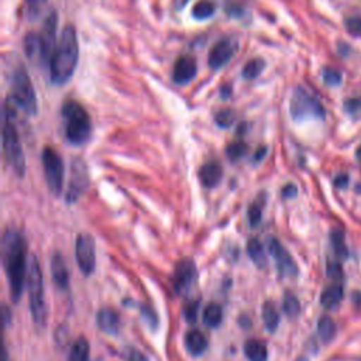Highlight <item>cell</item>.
<instances>
[{"label": "cell", "mask_w": 361, "mask_h": 361, "mask_svg": "<svg viewBox=\"0 0 361 361\" xmlns=\"http://www.w3.org/2000/svg\"><path fill=\"white\" fill-rule=\"evenodd\" d=\"M281 195H282V197H285V199L293 197V196L296 195V186L292 185V183L285 185V186L282 188V190H281Z\"/></svg>", "instance_id": "cell-43"}, {"label": "cell", "mask_w": 361, "mask_h": 361, "mask_svg": "<svg viewBox=\"0 0 361 361\" xmlns=\"http://www.w3.org/2000/svg\"><path fill=\"white\" fill-rule=\"evenodd\" d=\"M264 68H265V61L262 58H252L244 65V68L241 71V75H243L244 79L252 80V79L258 78L262 73Z\"/></svg>", "instance_id": "cell-27"}, {"label": "cell", "mask_w": 361, "mask_h": 361, "mask_svg": "<svg viewBox=\"0 0 361 361\" xmlns=\"http://www.w3.org/2000/svg\"><path fill=\"white\" fill-rule=\"evenodd\" d=\"M185 347L190 355L193 357L202 355L207 348L206 336L199 330H189L185 334Z\"/></svg>", "instance_id": "cell-19"}, {"label": "cell", "mask_w": 361, "mask_h": 361, "mask_svg": "<svg viewBox=\"0 0 361 361\" xmlns=\"http://www.w3.org/2000/svg\"><path fill=\"white\" fill-rule=\"evenodd\" d=\"M24 49L25 55L32 59L37 55L41 56V41H39V34L35 32H28L24 38Z\"/></svg>", "instance_id": "cell-28"}, {"label": "cell", "mask_w": 361, "mask_h": 361, "mask_svg": "<svg viewBox=\"0 0 361 361\" xmlns=\"http://www.w3.org/2000/svg\"><path fill=\"white\" fill-rule=\"evenodd\" d=\"M11 99L13 102L28 116H35L38 111V102L35 89L24 68H17L13 73L11 82Z\"/></svg>", "instance_id": "cell-5"}, {"label": "cell", "mask_w": 361, "mask_h": 361, "mask_svg": "<svg viewBox=\"0 0 361 361\" xmlns=\"http://www.w3.org/2000/svg\"><path fill=\"white\" fill-rule=\"evenodd\" d=\"M196 73H197L196 59L192 56L183 55L175 61V65L172 69V80L176 85H188L195 79Z\"/></svg>", "instance_id": "cell-15"}, {"label": "cell", "mask_w": 361, "mask_h": 361, "mask_svg": "<svg viewBox=\"0 0 361 361\" xmlns=\"http://www.w3.org/2000/svg\"><path fill=\"white\" fill-rule=\"evenodd\" d=\"M247 152V144L244 141H233L227 145L226 154L231 161H238Z\"/></svg>", "instance_id": "cell-31"}, {"label": "cell", "mask_w": 361, "mask_h": 361, "mask_svg": "<svg viewBox=\"0 0 361 361\" xmlns=\"http://www.w3.org/2000/svg\"><path fill=\"white\" fill-rule=\"evenodd\" d=\"M216 13V4L212 0H199L192 7V17L195 20H207Z\"/></svg>", "instance_id": "cell-26"}, {"label": "cell", "mask_w": 361, "mask_h": 361, "mask_svg": "<svg viewBox=\"0 0 361 361\" xmlns=\"http://www.w3.org/2000/svg\"><path fill=\"white\" fill-rule=\"evenodd\" d=\"M261 216H262V204L258 200V202L252 203L248 209V223H250V226L255 227L257 224H259Z\"/></svg>", "instance_id": "cell-36"}, {"label": "cell", "mask_w": 361, "mask_h": 361, "mask_svg": "<svg viewBox=\"0 0 361 361\" xmlns=\"http://www.w3.org/2000/svg\"><path fill=\"white\" fill-rule=\"evenodd\" d=\"M189 0H173V4H175V8H183L185 7V4L188 3Z\"/></svg>", "instance_id": "cell-46"}, {"label": "cell", "mask_w": 361, "mask_h": 361, "mask_svg": "<svg viewBox=\"0 0 361 361\" xmlns=\"http://www.w3.org/2000/svg\"><path fill=\"white\" fill-rule=\"evenodd\" d=\"M347 180H348V178H347V175H338L336 179H334V183H336V186L337 188H343L345 183H347Z\"/></svg>", "instance_id": "cell-45"}, {"label": "cell", "mask_w": 361, "mask_h": 361, "mask_svg": "<svg viewBox=\"0 0 361 361\" xmlns=\"http://www.w3.org/2000/svg\"><path fill=\"white\" fill-rule=\"evenodd\" d=\"M203 323L210 327V329H214V327H219L223 322V309L219 303H207L203 309Z\"/></svg>", "instance_id": "cell-23"}, {"label": "cell", "mask_w": 361, "mask_h": 361, "mask_svg": "<svg viewBox=\"0 0 361 361\" xmlns=\"http://www.w3.org/2000/svg\"><path fill=\"white\" fill-rule=\"evenodd\" d=\"M126 358H127V361H148L147 357L135 348H128L126 351Z\"/></svg>", "instance_id": "cell-42"}, {"label": "cell", "mask_w": 361, "mask_h": 361, "mask_svg": "<svg viewBox=\"0 0 361 361\" xmlns=\"http://www.w3.org/2000/svg\"><path fill=\"white\" fill-rule=\"evenodd\" d=\"M197 281V271L193 259L182 258L176 262L173 271V288L175 292L180 296L190 293Z\"/></svg>", "instance_id": "cell-9"}, {"label": "cell", "mask_w": 361, "mask_h": 361, "mask_svg": "<svg viewBox=\"0 0 361 361\" xmlns=\"http://www.w3.org/2000/svg\"><path fill=\"white\" fill-rule=\"evenodd\" d=\"M141 314L145 317L147 323L151 326V329H157L158 326V316L149 306H141Z\"/></svg>", "instance_id": "cell-41"}, {"label": "cell", "mask_w": 361, "mask_h": 361, "mask_svg": "<svg viewBox=\"0 0 361 361\" xmlns=\"http://www.w3.org/2000/svg\"><path fill=\"white\" fill-rule=\"evenodd\" d=\"M44 283H42V272L39 268V262L37 257L30 258L28 269H27V288L30 298V310L34 323L39 327L47 324L48 310L44 300Z\"/></svg>", "instance_id": "cell-4"}, {"label": "cell", "mask_w": 361, "mask_h": 361, "mask_svg": "<svg viewBox=\"0 0 361 361\" xmlns=\"http://www.w3.org/2000/svg\"><path fill=\"white\" fill-rule=\"evenodd\" d=\"M234 120H235V114L231 109H221L214 114V121L221 128L230 127L234 123Z\"/></svg>", "instance_id": "cell-33"}, {"label": "cell", "mask_w": 361, "mask_h": 361, "mask_svg": "<svg viewBox=\"0 0 361 361\" xmlns=\"http://www.w3.org/2000/svg\"><path fill=\"white\" fill-rule=\"evenodd\" d=\"M68 361H89V343L85 337H79L72 344Z\"/></svg>", "instance_id": "cell-25"}, {"label": "cell", "mask_w": 361, "mask_h": 361, "mask_svg": "<svg viewBox=\"0 0 361 361\" xmlns=\"http://www.w3.org/2000/svg\"><path fill=\"white\" fill-rule=\"evenodd\" d=\"M56 27H58V14L55 10H52L44 21V25L39 32V41H41V59L42 62L49 63L51 56L54 54V49L56 47Z\"/></svg>", "instance_id": "cell-13"}, {"label": "cell", "mask_w": 361, "mask_h": 361, "mask_svg": "<svg viewBox=\"0 0 361 361\" xmlns=\"http://www.w3.org/2000/svg\"><path fill=\"white\" fill-rule=\"evenodd\" d=\"M41 161L48 189L54 196H58L62 192L63 185V161L59 157V154L54 151L51 147H45L42 149Z\"/></svg>", "instance_id": "cell-8"}, {"label": "cell", "mask_w": 361, "mask_h": 361, "mask_svg": "<svg viewBox=\"0 0 361 361\" xmlns=\"http://www.w3.org/2000/svg\"><path fill=\"white\" fill-rule=\"evenodd\" d=\"M327 274L333 282H343V269L337 262H329Z\"/></svg>", "instance_id": "cell-40"}, {"label": "cell", "mask_w": 361, "mask_h": 361, "mask_svg": "<svg viewBox=\"0 0 361 361\" xmlns=\"http://www.w3.org/2000/svg\"><path fill=\"white\" fill-rule=\"evenodd\" d=\"M197 309H199V302L197 300H189L183 306V316L189 323H195L196 316H197Z\"/></svg>", "instance_id": "cell-38"}, {"label": "cell", "mask_w": 361, "mask_h": 361, "mask_svg": "<svg viewBox=\"0 0 361 361\" xmlns=\"http://www.w3.org/2000/svg\"><path fill=\"white\" fill-rule=\"evenodd\" d=\"M317 331H319L320 338L324 343H329L330 340H333V337L336 334V324H334V322L329 316H323V317L319 319Z\"/></svg>", "instance_id": "cell-29"}, {"label": "cell", "mask_w": 361, "mask_h": 361, "mask_svg": "<svg viewBox=\"0 0 361 361\" xmlns=\"http://www.w3.org/2000/svg\"><path fill=\"white\" fill-rule=\"evenodd\" d=\"M267 248H268V252L275 259L276 269L282 278H295L298 275L296 262L275 237H268Z\"/></svg>", "instance_id": "cell-12"}, {"label": "cell", "mask_w": 361, "mask_h": 361, "mask_svg": "<svg viewBox=\"0 0 361 361\" xmlns=\"http://www.w3.org/2000/svg\"><path fill=\"white\" fill-rule=\"evenodd\" d=\"M343 299V282H333L320 295V303L326 309L336 307Z\"/></svg>", "instance_id": "cell-21"}, {"label": "cell", "mask_w": 361, "mask_h": 361, "mask_svg": "<svg viewBox=\"0 0 361 361\" xmlns=\"http://www.w3.org/2000/svg\"><path fill=\"white\" fill-rule=\"evenodd\" d=\"M345 28L353 35L361 34V17L360 16H354V17L347 18L345 20Z\"/></svg>", "instance_id": "cell-39"}, {"label": "cell", "mask_w": 361, "mask_h": 361, "mask_svg": "<svg viewBox=\"0 0 361 361\" xmlns=\"http://www.w3.org/2000/svg\"><path fill=\"white\" fill-rule=\"evenodd\" d=\"M244 355L248 361H267L268 350L264 341L257 338H250L244 343Z\"/></svg>", "instance_id": "cell-20"}, {"label": "cell", "mask_w": 361, "mask_h": 361, "mask_svg": "<svg viewBox=\"0 0 361 361\" xmlns=\"http://www.w3.org/2000/svg\"><path fill=\"white\" fill-rule=\"evenodd\" d=\"M25 1V11L30 18H35L44 8L47 0H24Z\"/></svg>", "instance_id": "cell-35"}, {"label": "cell", "mask_w": 361, "mask_h": 361, "mask_svg": "<svg viewBox=\"0 0 361 361\" xmlns=\"http://www.w3.org/2000/svg\"><path fill=\"white\" fill-rule=\"evenodd\" d=\"M247 254L250 257V259L258 267V268H264L267 265V254H265V248L261 244V241L255 237L250 238L247 241Z\"/></svg>", "instance_id": "cell-22"}, {"label": "cell", "mask_w": 361, "mask_h": 361, "mask_svg": "<svg viewBox=\"0 0 361 361\" xmlns=\"http://www.w3.org/2000/svg\"><path fill=\"white\" fill-rule=\"evenodd\" d=\"M96 320L99 329L107 334H116L120 329V316L113 309H100Z\"/></svg>", "instance_id": "cell-18"}, {"label": "cell", "mask_w": 361, "mask_h": 361, "mask_svg": "<svg viewBox=\"0 0 361 361\" xmlns=\"http://www.w3.org/2000/svg\"><path fill=\"white\" fill-rule=\"evenodd\" d=\"M223 178V168L216 161L206 162L199 171V179L204 188H214Z\"/></svg>", "instance_id": "cell-17"}, {"label": "cell", "mask_w": 361, "mask_h": 361, "mask_svg": "<svg viewBox=\"0 0 361 361\" xmlns=\"http://www.w3.org/2000/svg\"><path fill=\"white\" fill-rule=\"evenodd\" d=\"M62 117L65 121V137L71 144L82 145L90 138V117L80 103L66 100L62 106Z\"/></svg>", "instance_id": "cell-3"}, {"label": "cell", "mask_w": 361, "mask_h": 361, "mask_svg": "<svg viewBox=\"0 0 361 361\" xmlns=\"http://www.w3.org/2000/svg\"><path fill=\"white\" fill-rule=\"evenodd\" d=\"M76 262L85 275H90L96 268V245L89 234H79L75 244Z\"/></svg>", "instance_id": "cell-11"}, {"label": "cell", "mask_w": 361, "mask_h": 361, "mask_svg": "<svg viewBox=\"0 0 361 361\" xmlns=\"http://www.w3.org/2000/svg\"><path fill=\"white\" fill-rule=\"evenodd\" d=\"M289 113L295 121H302L306 118H323L324 107L312 93L299 86L292 93Z\"/></svg>", "instance_id": "cell-7"}, {"label": "cell", "mask_w": 361, "mask_h": 361, "mask_svg": "<svg viewBox=\"0 0 361 361\" xmlns=\"http://www.w3.org/2000/svg\"><path fill=\"white\" fill-rule=\"evenodd\" d=\"M3 361H8V360H7V351H6V350L3 351Z\"/></svg>", "instance_id": "cell-48"}, {"label": "cell", "mask_w": 361, "mask_h": 361, "mask_svg": "<svg viewBox=\"0 0 361 361\" xmlns=\"http://www.w3.org/2000/svg\"><path fill=\"white\" fill-rule=\"evenodd\" d=\"M331 245H333V250H334V254L340 258H345L347 257V247L344 244V235L341 231L338 230H334L331 233Z\"/></svg>", "instance_id": "cell-32"}, {"label": "cell", "mask_w": 361, "mask_h": 361, "mask_svg": "<svg viewBox=\"0 0 361 361\" xmlns=\"http://www.w3.org/2000/svg\"><path fill=\"white\" fill-rule=\"evenodd\" d=\"M1 254H3V265L7 275L11 299L14 302H18L20 296L23 295L24 281L27 278V271H25L27 244L21 233H18L14 228H7L3 233Z\"/></svg>", "instance_id": "cell-1"}, {"label": "cell", "mask_w": 361, "mask_h": 361, "mask_svg": "<svg viewBox=\"0 0 361 361\" xmlns=\"http://www.w3.org/2000/svg\"><path fill=\"white\" fill-rule=\"evenodd\" d=\"M265 154H267V148H265V147H259V148L255 151V154H254V161H255V162L261 161Z\"/></svg>", "instance_id": "cell-44"}, {"label": "cell", "mask_w": 361, "mask_h": 361, "mask_svg": "<svg viewBox=\"0 0 361 361\" xmlns=\"http://www.w3.org/2000/svg\"><path fill=\"white\" fill-rule=\"evenodd\" d=\"M237 48H238L237 41L233 38H221L220 41H217L212 47L209 56H207L209 68L213 71L221 69L226 63L230 62V59L233 58Z\"/></svg>", "instance_id": "cell-14"}, {"label": "cell", "mask_w": 361, "mask_h": 361, "mask_svg": "<svg viewBox=\"0 0 361 361\" xmlns=\"http://www.w3.org/2000/svg\"><path fill=\"white\" fill-rule=\"evenodd\" d=\"M322 78L327 86H337L341 82V72L336 68H324Z\"/></svg>", "instance_id": "cell-34"}, {"label": "cell", "mask_w": 361, "mask_h": 361, "mask_svg": "<svg viewBox=\"0 0 361 361\" xmlns=\"http://www.w3.org/2000/svg\"><path fill=\"white\" fill-rule=\"evenodd\" d=\"M282 307H283V312L289 316V317H295L299 310H300V303L298 300V298L290 293V292H286L285 296H283V302H282Z\"/></svg>", "instance_id": "cell-30"}, {"label": "cell", "mask_w": 361, "mask_h": 361, "mask_svg": "<svg viewBox=\"0 0 361 361\" xmlns=\"http://www.w3.org/2000/svg\"><path fill=\"white\" fill-rule=\"evenodd\" d=\"M51 275L58 289H66L69 285V271L59 252H55L51 259Z\"/></svg>", "instance_id": "cell-16"}, {"label": "cell", "mask_w": 361, "mask_h": 361, "mask_svg": "<svg viewBox=\"0 0 361 361\" xmlns=\"http://www.w3.org/2000/svg\"><path fill=\"white\" fill-rule=\"evenodd\" d=\"M1 138H3V154H4L7 164L18 176H24L25 158H24L18 133H17L13 121L10 120V117H4Z\"/></svg>", "instance_id": "cell-6"}, {"label": "cell", "mask_w": 361, "mask_h": 361, "mask_svg": "<svg viewBox=\"0 0 361 361\" xmlns=\"http://www.w3.org/2000/svg\"><path fill=\"white\" fill-rule=\"evenodd\" d=\"M79 58V45L76 30L72 24L63 27L62 34L56 42L51 61L48 63L49 68V78L54 85H63L66 83L78 65Z\"/></svg>", "instance_id": "cell-2"}, {"label": "cell", "mask_w": 361, "mask_h": 361, "mask_svg": "<svg viewBox=\"0 0 361 361\" xmlns=\"http://www.w3.org/2000/svg\"><path fill=\"white\" fill-rule=\"evenodd\" d=\"M89 186V172L82 158H75L71 164V179L66 192V202L78 200Z\"/></svg>", "instance_id": "cell-10"}, {"label": "cell", "mask_w": 361, "mask_h": 361, "mask_svg": "<svg viewBox=\"0 0 361 361\" xmlns=\"http://www.w3.org/2000/svg\"><path fill=\"white\" fill-rule=\"evenodd\" d=\"M262 320L268 331L274 333L276 330L279 324V313L272 302H265L262 305Z\"/></svg>", "instance_id": "cell-24"}, {"label": "cell", "mask_w": 361, "mask_h": 361, "mask_svg": "<svg viewBox=\"0 0 361 361\" xmlns=\"http://www.w3.org/2000/svg\"><path fill=\"white\" fill-rule=\"evenodd\" d=\"M357 158H358V161H361V147L357 149Z\"/></svg>", "instance_id": "cell-47"}, {"label": "cell", "mask_w": 361, "mask_h": 361, "mask_svg": "<svg viewBox=\"0 0 361 361\" xmlns=\"http://www.w3.org/2000/svg\"><path fill=\"white\" fill-rule=\"evenodd\" d=\"M344 109L353 117H361V97L347 99L344 103Z\"/></svg>", "instance_id": "cell-37"}]
</instances>
